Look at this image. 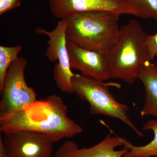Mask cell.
I'll return each mask as SVG.
<instances>
[{"instance_id": "cell-1", "label": "cell", "mask_w": 157, "mask_h": 157, "mask_svg": "<svg viewBox=\"0 0 157 157\" xmlns=\"http://www.w3.org/2000/svg\"><path fill=\"white\" fill-rule=\"evenodd\" d=\"M67 107L61 97L53 94L37 101L9 117L0 119L3 134L19 130L38 132L53 143L71 138L83 129L67 116Z\"/></svg>"}, {"instance_id": "cell-2", "label": "cell", "mask_w": 157, "mask_h": 157, "mask_svg": "<svg viewBox=\"0 0 157 157\" xmlns=\"http://www.w3.org/2000/svg\"><path fill=\"white\" fill-rule=\"evenodd\" d=\"M119 18L106 12L73 14L67 18V40L81 48L107 54L118 39Z\"/></svg>"}, {"instance_id": "cell-3", "label": "cell", "mask_w": 157, "mask_h": 157, "mask_svg": "<svg viewBox=\"0 0 157 157\" xmlns=\"http://www.w3.org/2000/svg\"><path fill=\"white\" fill-rule=\"evenodd\" d=\"M147 35L136 20L122 26L117 42L105 55L110 78L129 84L135 82L140 66L151 61L146 46Z\"/></svg>"}, {"instance_id": "cell-4", "label": "cell", "mask_w": 157, "mask_h": 157, "mask_svg": "<svg viewBox=\"0 0 157 157\" xmlns=\"http://www.w3.org/2000/svg\"><path fill=\"white\" fill-rule=\"evenodd\" d=\"M71 82L74 93L89 104L90 114L119 120L131 128L137 136L143 137V133L135 126L129 117L128 106L117 101L109 91V86L119 87L120 85L118 83H104L79 74H74Z\"/></svg>"}, {"instance_id": "cell-5", "label": "cell", "mask_w": 157, "mask_h": 157, "mask_svg": "<svg viewBox=\"0 0 157 157\" xmlns=\"http://www.w3.org/2000/svg\"><path fill=\"white\" fill-rule=\"evenodd\" d=\"M27 59L18 57L9 67L4 81L0 101V119L22 110L38 101L33 89L28 86L25 78Z\"/></svg>"}, {"instance_id": "cell-6", "label": "cell", "mask_w": 157, "mask_h": 157, "mask_svg": "<svg viewBox=\"0 0 157 157\" xmlns=\"http://www.w3.org/2000/svg\"><path fill=\"white\" fill-rule=\"evenodd\" d=\"M68 19L60 20L53 30L48 31L37 28V33L46 35L49 38L46 56L50 61H58L54 67L53 77L56 86L63 92L72 94L74 90L71 82L74 75L70 67L67 46L66 28Z\"/></svg>"}, {"instance_id": "cell-7", "label": "cell", "mask_w": 157, "mask_h": 157, "mask_svg": "<svg viewBox=\"0 0 157 157\" xmlns=\"http://www.w3.org/2000/svg\"><path fill=\"white\" fill-rule=\"evenodd\" d=\"M53 17L66 19L76 13L102 12L120 16L130 14L140 17V14L128 0H48Z\"/></svg>"}, {"instance_id": "cell-8", "label": "cell", "mask_w": 157, "mask_h": 157, "mask_svg": "<svg viewBox=\"0 0 157 157\" xmlns=\"http://www.w3.org/2000/svg\"><path fill=\"white\" fill-rule=\"evenodd\" d=\"M3 143L9 157H51L53 142L38 132L19 130L4 134Z\"/></svg>"}, {"instance_id": "cell-9", "label": "cell", "mask_w": 157, "mask_h": 157, "mask_svg": "<svg viewBox=\"0 0 157 157\" xmlns=\"http://www.w3.org/2000/svg\"><path fill=\"white\" fill-rule=\"evenodd\" d=\"M67 46L71 69L98 81L111 79L105 55L81 48L67 40Z\"/></svg>"}, {"instance_id": "cell-10", "label": "cell", "mask_w": 157, "mask_h": 157, "mask_svg": "<svg viewBox=\"0 0 157 157\" xmlns=\"http://www.w3.org/2000/svg\"><path fill=\"white\" fill-rule=\"evenodd\" d=\"M110 133L104 140L89 148H80L77 144L71 140H67L57 149L55 153L56 157H122L128 151L124 147L119 151L115 150L118 146H124L126 139Z\"/></svg>"}, {"instance_id": "cell-11", "label": "cell", "mask_w": 157, "mask_h": 157, "mask_svg": "<svg viewBox=\"0 0 157 157\" xmlns=\"http://www.w3.org/2000/svg\"><path fill=\"white\" fill-rule=\"evenodd\" d=\"M137 78L143 82L145 90V101L140 116L157 118V63L145 62L139 68Z\"/></svg>"}, {"instance_id": "cell-12", "label": "cell", "mask_w": 157, "mask_h": 157, "mask_svg": "<svg viewBox=\"0 0 157 157\" xmlns=\"http://www.w3.org/2000/svg\"><path fill=\"white\" fill-rule=\"evenodd\" d=\"M144 131L151 130L154 134V139L146 145L137 146L126 140L124 146L129 150L123 157H157V119H152L147 122L143 126Z\"/></svg>"}, {"instance_id": "cell-13", "label": "cell", "mask_w": 157, "mask_h": 157, "mask_svg": "<svg viewBox=\"0 0 157 157\" xmlns=\"http://www.w3.org/2000/svg\"><path fill=\"white\" fill-rule=\"evenodd\" d=\"M21 45L13 47L0 46V92H2L4 81L7 71L11 63L18 57L22 51Z\"/></svg>"}, {"instance_id": "cell-14", "label": "cell", "mask_w": 157, "mask_h": 157, "mask_svg": "<svg viewBox=\"0 0 157 157\" xmlns=\"http://www.w3.org/2000/svg\"><path fill=\"white\" fill-rule=\"evenodd\" d=\"M139 12L140 18L157 21V0H128Z\"/></svg>"}, {"instance_id": "cell-15", "label": "cell", "mask_w": 157, "mask_h": 157, "mask_svg": "<svg viewBox=\"0 0 157 157\" xmlns=\"http://www.w3.org/2000/svg\"><path fill=\"white\" fill-rule=\"evenodd\" d=\"M146 46L150 60L152 61L157 56V33L154 35H147Z\"/></svg>"}, {"instance_id": "cell-16", "label": "cell", "mask_w": 157, "mask_h": 157, "mask_svg": "<svg viewBox=\"0 0 157 157\" xmlns=\"http://www.w3.org/2000/svg\"><path fill=\"white\" fill-rule=\"evenodd\" d=\"M20 0H0V15L20 7Z\"/></svg>"}, {"instance_id": "cell-17", "label": "cell", "mask_w": 157, "mask_h": 157, "mask_svg": "<svg viewBox=\"0 0 157 157\" xmlns=\"http://www.w3.org/2000/svg\"><path fill=\"white\" fill-rule=\"evenodd\" d=\"M2 133H0V157H9L6 151L4 143H3V137Z\"/></svg>"}, {"instance_id": "cell-18", "label": "cell", "mask_w": 157, "mask_h": 157, "mask_svg": "<svg viewBox=\"0 0 157 157\" xmlns=\"http://www.w3.org/2000/svg\"><path fill=\"white\" fill-rule=\"evenodd\" d=\"M51 157H56V156H52Z\"/></svg>"}, {"instance_id": "cell-19", "label": "cell", "mask_w": 157, "mask_h": 157, "mask_svg": "<svg viewBox=\"0 0 157 157\" xmlns=\"http://www.w3.org/2000/svg\"><path fill=\"white\" fill-rule=\"evenodd\" d=\"M156 57H157V56H156Z\"/></svg>"}]
</instances>
